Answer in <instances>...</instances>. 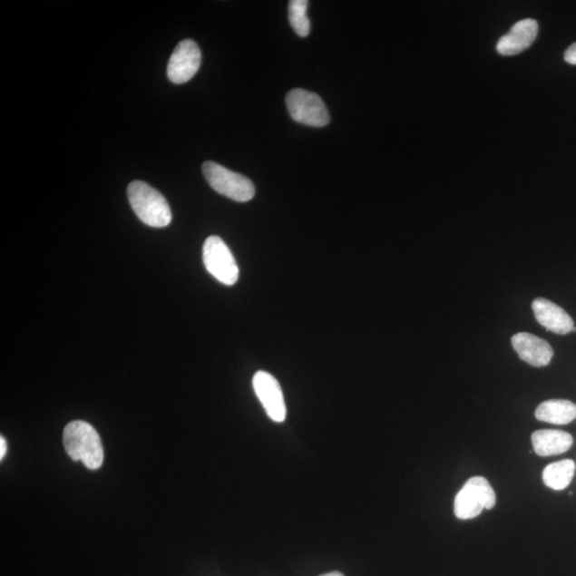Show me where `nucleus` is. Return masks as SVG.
Segmentation results:
<instances>
[{"instance_id":"17","label":"nucleus","mask_w":576,"mask_h":576,"mask_svg":"<svg viewBox=\"0 0 576 576\" xmlns=\"http://www.w3.org/2000/svg\"><path fill=\"white\" fill-rule=\"evenodd\" d=\"M7 453V442L4 439V436L0 438V459H4Z\"/></svg>"},{"instance_id":"18","label":"nucleus","mask_w":576,"mask_h":576,"mask_svg":"<svg viewBox=\"0 0 576 576\" xmlns=\"http://www.w3.org/2000/svg\"><path fill=\"white\" fill-rule=\"evenodd\" d=\"M320 576H344V574H342L341 572H330V573H326Z\"/></svg>"},{"instance_id":"1","label":"nucleus","mask_w":576,"mask_h":576,"mask_svg":"<svg viewBox=\"0 0 576 576\" xmlns=\"http://www.w3.org/2000/svg\"><path fill=\"white\" fill-rule=\"evenodd\" d=\"M63 445L74 461H82L90 470H98L104 461V447L93 426L83 421L68 424L63 430Z\"/></svg>"},{"instance_id":"6","label":"nucleus","mask_w":576,"mask_h":576,"mask_svg":"<svg viewBox=\"0 0 576 576\" xmlns=\"http://www.w3.org/2000/svg\"><path fill=\"white\" fill-rule=\"evenodd\" d=\"M287 106L296 122L313 127H324L330 122L328 109L317 93L303 89L289 91Z\"/></svg>"},{"instance_id":"3","label":"nucleus","mask_w":576,"mask_h":576,"mask_svg":"<svg viewBox=\"0 0 576 576\" xmlns=\"http://www.w3.org/2000/svg\"><path fill=\"white\" fill-rule=\"evenodd\" d=\"M496 495L486 478L475 476L464 483L454 499V513L460 520L478 517L483 509H493Z\"/></svg>"},{"instance_id":"4","label":"nucleus","mask_w":576,"mask_h":576,"mask_svg":"<svg viewBox=\"0 0 576 576\" xmlns=\"http://www.w3.org/2000/svg\"><path fill=\"white\" fill-rule=\"evenodd\" d=\"M208 183L220 195L236 202H248L256 196V188L244 175L230 171L214 161H206L202 167Z\"/></svg>"},{"instance_id":"10","label":"nucleus","mask_w":576,"mask_h":576,"mask_svg":"<svg viewBox=\"0 0 576 576\" xmlns=\"http://www.w3.org/2000/svg\"><path fill=\"white\" fill-rule=\"evenodd\" d=\"M512 344L521 359L532 366H547L554 356L553 348L547 341L531 333H517L512 337Z\"/></svg>"},{"instance_id":"8","label":"nucleus","mask_w":576,"mask_h":576,"mask_svg":"<svg viewBox=\"0 0 576 576\" xmlns=\"http://www.w3.org/2000/svg\"><path fill=\"white\" fill-rule=\"evenodd\" d=\"M253 387L259 402L264 405L267 415L274 422H284L287 417V405L281 386L274 376L262 371L258 372L253 377Z\"/></svg>"},{"instance_id":"16","label":"nucleus","mask_w":576,"mask_h":576,"mask_svg":"<svg viewBox=\"0 0 576 576\" xmlns=\"http://www.w3.org/2000/svg\"><path fill=\"white\" fill-rule=\"evenodd\" d=\"M565 60L569 64L576 65V42L565 52Z\"/></svg>"},{"instance_id":"13","label":"nucleus","mask_w":576,"mask_h":576,"mask_svg":"<svg viewBox=\"0 0 576 576\" xmlns=\"http://www.w3.org/2000/svg\"><path fill=\"white\" fill-rule=\"evenodd\" d=\"M535 415L542 422L567 425L576 418V405L566 399H550L538 405Z\"/></svg>"},{"instance_id":"9","label":"nucleus","mask_w":576,"mask_h":576,"mask_svg":"<svg viewBox=\"0 0 576 576\" xmlns=\"http://www.w3.org/2000/svg\"><path fill=\"white\" fill-rule=\"evenodd\" d=\"M538 22L526 18L514 24L509 33L499 41L496 51L502 56H514L527 50L538 35Z\"/></svg>"},{"instance_id":"11","label":"nucleus","mask_w":576,"mask_h":576,"mask_svg":"<svg viewBox=\"0 0 576 576\" xmlns=\"http://www.w3.org/2000/svg\"><path fill=\"white\" fill-rule=\"evenodd\" d=\"M532 308L538 323L548 331L561 336L572 332L573 319L556 303L545 298H537L533 300Z\"/></svg>"},{"instance_id":"5","label":"nucleus","mask_w":576,"mask_h":576,"mask_svg":"<svg viewBox=\"0 0 576 576\" xmlns=\"http://www.w3.org/2000/svg\"><path fill=\"white\" fill-rule=\"evenodd\" d=\"M203 262L206 270L224 285L239 281V269L229 248L218 236H210L203 246Z\"/></svg>"},{"instance_id":"15","label":"nucleus","mask_w":576,"mask_h":576,"mask_svg":"<svg viewBox=\"0 0 576 576\" xmlns=\"http://www.w3.org/2000/svg\"><path fill=\"white\" fill-rule=\"evenodd\" d=\"M308 5L307 0H292L288 5L290 25L302 38H306L311 30V23L307 15Z\"/></svg>"},{"instance_id":"2","label":"nucleus","mask_w":576,"mask_h":576,"mask_svg":"<svg viewBox=\"0 0 576 576\" xmlns=\"http://www.w3.org/2000/svg\"><path fill=\"white\" fill-rule=\"evenodd\" d=\"M127 196L135 214L151 228L168 227L172 220L171 210L165 197L144 181H135L127 187Z\"/></svg>"},{"instance_id":"7","label":"nucleus","mask_w":576,"mask_h":576,"mask_svg":"<svg viewBox=\"0 0 576 576\" xmlns=\"http://www.w3.org/2000/svg\"><path fill=\"white\" fill-rule=\"evenodd\" d=\"M201 58V51L195 41L180 42L169 60V80L177 84L190 82L197 74Z\"/></svg>"},{"instance_id":"12","label":"nucleus","mask_w":576,"mask_h":576,"mask_svg":"<svg viewBox=\"0 0 576 576\" xmlns=\"http://www.w3.org/2000/svg\"><path fill=\"white\" fill-rule=\"evenodd\" d=\"M532 444L539 456L549 457L568 452L573 445V438L562 430L543 429L532 434Z\"/></svg>"},{"instance_id":"14","label":"nucleus","mask_w":576,"mask_h":576,"mask_svg":"<svg viewBox=\"0 0 576 576\" xmlns=\"http://www.w3.org/2000/svg\"><path fill=\"white\" fill-rule=\"evenodd\" d=\"M575 471L573 460L565 459L551 464L543 470L542 479L545 486L561 491L571 483Z\"/></svg>"}]
</instances>
